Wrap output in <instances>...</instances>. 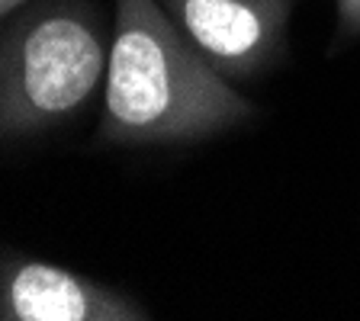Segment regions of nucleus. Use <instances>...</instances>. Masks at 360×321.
I'll return each instance as SVG.
<instances>
[{
    "label": "nucleus",
    "instance_id": "obj_4",
    "mask_svg": "<svg viewBox=\"0 0 360 321\" xmlns=\"http://www.w3.org/2000/svg\"><path fill=\"white\" fill-rule=\"evenodd\" d=\"M129 292L55 261L0 247V321H148Z\"/></svg>",
    "mask_w": 360,
    "mask_h": 321
},
{
    "label": "nucleus",
    "instance_id": "obj_2",
    "mask_svg": "<svg viewBox=\"0 0 360 321\" xmlns=\"http://www.w3.org/2000/svg\"><path fill=\"white\" fill-rule=\"evenodd\" d=\"M112 26L94 0H32L0 26V145L55 132L103 90Z\"/></svg>",
    "mask_w": 360,
    "mask_h": 321
},
{
    "label": "nucleus",
    "instance_id": "obj_6",
    "mask_svg": "<svg viewBox=\"0 0 360 321\" xmlns=\"http://www.w3.org/2000/svg\"><path fill=\"white\" fill-rule=\"evenodd\" d=\"M26 4H32V0H0V22L7 20V16H13L16 10H22Z\"/></svg>",
    "mask_w": 360,
    "mask_h": 321
},
{
    "label": "nucleus",
    "instance_id": "obj_5",
    "mask_svg": "<svg viewBox=\"0 0 360 321\" xmlns=\"http://www.w3.org/2000/svg\"><path fill=\"white\" fill-rule=\"evenodd\" d=\"M335 32L341 42L360 39V0H335Z\"/></svg>",
    "mask_w": 360,
    "mask_h": 321
},
{
    "label": "nucleus",
    "instance_id": "obj_3",
    "mask_svg": "<svg viewBox=\"0 0 360 321\" xmlns=\"http://www.w3.org/2000/svg\"><path fill=\"white\" fill-rule=\"evenodd\" d=\"M300 0H161L177 30L225 81H251L290 55Z\"/></svg>",
    "mask_w": 360,
    "mask_h": 321
},
{
    "label": "nucleus",
    "instance_id": "obj_1",
    "mask_svg": "<svg viewBox=\"0 0 360 321\" xmlns=\"http://www.w3.org/2000/svg\"><path fill=\"white\" fill-rule=\"evenodd\" d=\"M255 112L177 30L161 0H116L100 145L180 148L232 132Z\"/></svg>",
    "mask_w": 360,
    "mask_h": 321
}]
</instances>
